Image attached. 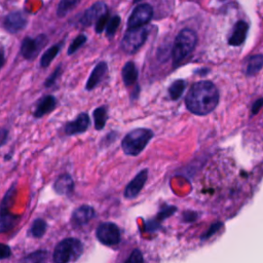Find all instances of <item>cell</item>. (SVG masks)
Returning a JSON list of instances; mask_svg holds the SVG:
<instances>
[{
	"instance_id": "obj_34",
	"label": "cell",
	"mask_w": 263,
	"mask_h": 263,
	"mask_svg": "<svg viewBox=\"0 0 263 263\" xmlns=\"http://www.w3.org/2000/svg\"><path fill=\"white\" fill-rule=\"evenodd\" d=\"M262 106H263V98L257 100V101L254 103V105H253V107H252V113H253V115H255V114L260 110V108H261Z\"/></svg>"
},
{
	"instance_id": "obj_15",
	"label": "cell",
	"mask_w": 263,
	"mask_h": 263,
	"mask_svg": "<svg viewBox=\"0 0 263 263\" xmlns=\"http://www.w3.org/2000/svg\"><path fill=\"white\" fill-rule=\"evenodd\" d=\"M148 177V171L143 170L141 171L130 182L129 184L125 187L124 190V196L126 198H134L136 197L140 191L142 190L143 186L145 185Z\"/></svg>"
},
{
	"instance_id": "obj_20",
	"label": "cell",
	"mask_w": 263,
	"mask_h": 263,
	"mask_svg": "<svg viewBox=\"0 0 263 263\" xmlns=\"http://www.w3.org/2000/svg\"><path fill=\"white\" fill-rule=\"evenodd\" d=\"M61 48H62V43H59L50 46L46 51H44V53L41 55V59H40V66L42 68L48 67L51 64V62L54 60V58L58 55Z\"/></svg>"
},
{
	"instance_id": "obj_11",
	"label": "cell",
	"mask_w": 263,
	"mask_h": 263,
	"mask_svg": "<svg viewBox=\"0 0 263 263\" xmlns=\"http://www.w3.org/2000/svg\"><path fill=\"white\" fill-rule=\"evenodd\" d=\"M105 13H107L106 4L104 2H97L83 12L81 17L79 18V24L83 27H88L96 23L98 18Z\"/></svg>"
},
{
	"instance_id": "obj_33",
	"label": "cell",
	"mask_w": 263,
	"mask_h": 263,
	"mask_svg": "<svg viewBox=\"0 0 263 263\" xmlns=\"http://www.w3.org/2000/svg\"><path fill=\"white\" fill-rule=\"evenodd\" d=\"M8 137H9V130L5 127H1L0 128V147L4 146L7 143Z\"/></svg>"
},
{
	"instance_id": "obj_16",
	"label": "cell",
	"mask_w": 263,
	"mask_h": 263,
	"mask_svg": "<svg viewBox=\"0 0 263 263\" xmlns=\"http://www.w3.org/2000/svg\"><path fill=\"white\" fill-rule=\"evenodd\" d=\"M108 72V66L106 62H100L96 65V67L92 69L86 84H85V89L86 90H91L93 89L105 77V75Z\"/></svg>"
},
{
	"instance_id": "obj_13",
	"label": "cell",
	"mask_w": 263,
	"mask_h": 263,
	"mask_svg": "<svg viewBox=\"0 0 263 263\" xmlns=\"http://www.w3.org/2000/svg\"><path fill=\"white\" fill-rule=\"evenodd\" d=\"M10 206L0 204V233L10 231L18 223L21 217L9 211Z\"/></svg>"
},
{
	"instance_id": "obj_7",
	"label": "cell",
	"mask_w": 263,
	"mask_h": 263,
	"mask_svg": "<svg viewBox=\"0 0 263 263\" xmlns=\"http://www.w3.org/2000/svg\"><path fill=\"white\" fill-rule=\"evenodd\" d=\"M47 38L45 35H39L36 38L26 37L22 41L21 45V54L26 60H33L35 59L41 48L46 44Z\"/></svg>"
},
{
	"instance_id": "obj_25",
	"label": "cell",
	"mask_w": 263,
	"mask_h": 263,
	"mask_svg": "<svg viewBox=\"0 0 263 263\" xmlns=\"http://www.w3.org/2000/svg\"><path fill=\"white\" fill-rule=\"evenodd\" d=\"M49 256V253L48 251L46 250H37L35 252H32L30 253L29 255H27L26 257H24L22 259V261L24 262H30V263H40V262H44L47 260Z\"/></svg>"
},
{
	"instance_id": "obj_29",
	"label": "cell",
	"mask_w": 263,
	"mask_h": 263,
	"mask_svg": "<svg viewBox=\"0 0 263 263\" xmlns=\"http://www.w3.org/2000/svg\"><path fill=\"white\" fill-rule=\"evenodd\" d=\"M61 72H62V67L59 66V67L46 78V80H45V82H44V86H45V87H50V86H52V85L55 83L58 77L61 75Z\"/></svg>"
},
{
	"instance_id": "obj_1",
	"label": "cell",
	"mask_w": 263,
	"mask_h": 263,
	"mask_svg": "<svg viewBox=\"0 0 263 263\" xmlns=\"http://www.w3.org/2000/svg\"><path fill=\"white\" fill-rule=\"evenodd\" d=\"M219 92L211 81H198L189 89L185 103L188 110L196 115H206L218 105Z\"/></svg>"
},
{
	"instance_id": "obj_14",
	"label": "cell",
	"mask_w": 263,
	"mask_h": 263,
	"mask_svg": "<svg viewBox=\"0 0 263 263\" xmlns=\"http://www.w3.org/2000/svg\"><path fill=\"white\" fill-rule=\"evenodd\" d=\"M53 190L59 195L70 196L74 191V181L71 175L68 173L60 175L53 183Z\"/></svg>"
},
{
	"instance_id": "obj_23",
	"label": "cell",
	"mask_w": 263,
	"mask_h": 263,
	"mask_svg": "<svg viewBox=\"0 0 263 263\" xmlns=\"http://www.w3.org/2000/svg\"><path fill=\"white\" fill-rule=\"evenodd\" d=\"M263 67V54H255L250 58L248 67H247V74L249 76L255 75L258 73Z\"/></svg>"
},
{
	"instance_id": "obj_2",
	"label": "cell",
	"mask_w": 263,
	"mask_h": 263,
	"mask_svg": "<svg viewBox=\"0 0 263 263\" xmlns=\"http://www.w3.org/2000/svg\"><path fill=\"white\" fill-rule=\"evenodd\" d=\"M83 253L82 242L75 237L62 239L55 246L52 254V260L55 263L74 262L80 258Z\"/></svg>"
},
{
	"instance_id": "obj_17",
	"label": "cell",
	"mask_w": 263,
	"mask_h": 263,
	"mask_svg": "<svg viewBox=\"0 0 263 263\" xmlns=\"http://www.w3.org/2000/svg\"><path fill=\"white\" fill-rule=\"evenodd\" d=\"M55 106H57L55 97L51 96V95H47L40 100V102L38 103V105L33 113V116L35 118H41L44 115L53 111L55 109Z\"/></svg>"
},
{
	"instance_id": "obj_22",
	"label": "cell",
	"mask_w": 263,
	"mask_h": 263,
	"mask_svg": "<svg viewBox=\"0 0 263 263\" xmlns=\"http://www.w3.org/2000/svg\"><path fill=\"white\" fill-rule=\"evenodd\" d=\"M47 229V224L45 220L41 218H37L33 221L31 227H30V234L35 238H41Z\"/></svg>"
},
{
	"instance_id": "obj_38",
	"label": "cell",
	"mask_w": 263,
	"mask_h": 263,
	"mask_svg": "<svg viewBox=\"0 0 263 263\" xmlns=\"http://www.w3.org/2000/svg\"><path fill=\"white\" fill-rule=\"evenodd\" d=\"M139 1H141V0H134V2H139Z\"/></svg>"
},
{
	"instance_id": "obj_19",
	"label": "cell",
	"mask_w": 263,
	"mask_h": 263,
	"mask_svg": "<svg viewBox=\"0 0 263 263\" xmlns=\"http://www.w3.org/2000/svg\"><path fill=\"white\" fill-rule=\"evenodd\" d=\"M138 78V70L133 62H127L122 69V79L126 86L132 85Z\"/></svg>"
},
{
	"instance_id": "obj_5",
	"label": "cell",
	"mask_w": 263,
	"mask_h": 263,
	"mask_svg": "<svg viewBox=\"0 0 263 263\" xmlns=\"http://www.w3.org/2000/svg\"><path fill=\"white\" fill-rule=\"evenodd\" d=\"M148 36V30L145 27H137L130 28L124 34L121 47L127 53H134L137 51L146 41Z\"/></svg>"
},
{
	"instance_id": "obj_37",
	"label": "cell",
	"mask_w": 263,
	"mask_h": 263,
	"mask_svg": "<svg viewBox=\"0 0 263 263\" xmlns=\"http://www.w3.org/2000/svg\"><path fill=\"white\" fill-rule=\"evenodd\" d=\"M5 62V54H4V50L2 48H0V70L3 67Z\"/></svg>"
},
{
	"instance_id": "obj_6",
	"label": "cell",
	"mask_w": 263,
	"mask_h": 263,
	"mask_svg": "<svg viewBox=\"0 0 263 263\" xmlns=\"http://www.w3.org/2000/svg\"><path fill=\"white\" fill-rule=\"evenodd\" d=\"M98 240L105 246H116L120 241V230L118 226L111 222H105L98 226L96 230Z\"/></svg>"
},
{
	"instance_id": "obj_32",
	"label": "cell",
	"mask_w": 263,
	"mask_h": 263,
	"mask_svg": "<svg viewBox=\"0 0 263 263\" xmlns=\"http://www.w3.org/2000/svg\"><path fill=\"white\" fill-rule=\"evenodd\" d=\"M143 260H144V259H143V256H142L141 252H140L139 250H135L126 261H127V262L137 263V262H143Z\"/></svg>"
},
{
	"instance_id": "obj_18",
	"label": "cell",
	"mask_w": 263,
	"mask_h": 263,
	"mask_svg": "<svg viewBox=\"0 0 263 263\" xmlns=\"http://www.w3.org/2000/svg\"><path fill=\"white\" fill-rule=\"evenodd\" d=\"M248 30H249V25L243 21H238L235 24L233 28V32L229 38V41H228L229 44L233 46L240 45L247 37Z\"/></svg>"
},
{
	"instance_id": "obj_36",
	"label": "cell",
	"mask_w": 263,
	"mask_h": 263,
	"mask_svg": "<svg viewBox=\"0 0 263 263\" xmlns=\"http://www.w3.org/2000/svg\"><path fill=\"white\" fill-rule=\"evenodd\" d=\"M220 226H221V224H214V225L212 226V228H211V231L209 230V231L206 232V234H205L203 237H209V236H211L214 232H216V231L219 229Z\"/></svg>"
},
{
	"instance_id": "obj_9",
	"label": "cell",
	"mask_w": 263,
	"mask_h": 263,
	"mask_svg": "<svg viewBox=\"0 0 263 263\" xmlns=\"http://www.w3.org/2000/svg\"><path fill=\"white\" fill-rule=\"evenodd\" d=\"M89 122L90 120L88 114L85 112L80 113L74 120L66 123L64 127V133L66 136H75L85 133L89 126Z\"/></svg>"
},
{
	"instance_id": "obj_31",
	"label": "cell",
	"mask_w": 263,
	"mask_h": 263,
	"mask_svg": "<svg viewBox=\"0 0 263 263\" xmlns=\"http://www.w3.org/2000/svg\"><path fill=\"white\" fill-rule=\"evenodd\" d=\"M12 252L11 249L8 245L5 243H0V260H4L7 259L11 256Z\"/></svg>"
},
{
	"instance_id": "obj_8",
	"label": "cell",
	"mask_w": 263,
	"mask_h": 263,
	"mask_svg": "<svg viewBox=\"0 0 263 263\" xmlns=\"http://www.w3.org/2000/svg\"><path fill=\"white\" fill-rule=\"evenodd\" d=\"M153 10L149 4H140L130 13L127 21V28H137L146 25L152 17Z\"/></svg>"
},
{
	"instance_id": "obj_28",
	"label": "cell",
	"mask_w": 263,
	"mask_h": 263,
	"mask_svg": "<svg viewBox=\"0 0 263 263\" xmlns=\"http://www.w3.org/2000/svg\"><path fill=\"white\" fill-rule=\"evenodd\" d=\"M85 42H86V36H85L84 34L78 35V36L71 42V44L69 45V47H68V54L71 55V54H73L74 52H76Z\"/></svg>"
},
{
	"instance_id": "obj_10",
	"label": "cell",
	"mask_w": 263,
	"mask_h": 263,
	"mask_svg": "<svg viewBox=\"0 0 263 263\" xmlns=\"http://www.w3.org/2000/svg\"><path fill=\"white\" fill-rule=\"evenodd\" d=\"M96 216L95 209L87 204L76 208L71 215V223L73 227L79 228L86 225Z\"/></svg>"
},
{
	"instance_id": "obj_24",
	"label": "cell",
	"mask_w": 263,
	"mask_h": 263,
	"mask_svg": "<svg viewBox=\"0 0 263 263\" xmlns=\"http://www.w3.org/2000/svg\"><path fill=\"white\" fill-rule=\"evenodd\" d=\"M80 1L81 0H61L58 5V8H57V14L60 17L65 16L74 7H76Z\"/></svg>"
},
{
	"instance_id": "obj_27",
	"label": "cell",
	"mask_w": 263,
	"mask_h": 263,
	"mask_svg": "<svg viewBox=\"0 0 263 263\" xmlns=\"http://www.w3.org/2000/svg\"><path fill=\"white\" fill-rule=\"evenodd\" d=\"M119 24H120V17L118 15H113L112 17H109V21L107 23V26H106V34L108 37H112L117 28L119 27Z\"/></svg>"
},
{
	"instance_id": "obj_35",
	"label": "cell",
	"mask_w": 263,
	"mask_h": 263,
	"mask_svg": "<svg viewBox=\"0 0 263 263\" xmlns=\"http://www.w3.org/2000/svg\"><path fill=\"white\" fill-rule=\"evenodd\" d=\"M176 209L175 208H173V206H168V208H166L164 211H162L161 213H159V218H161V219H163V218H165V217H167V216H170V215H172V213L175 211Z\"/></svg>"
},
{
	"instance_id": "obj_4",
	"label": "cell",
	"mask_w": 263,
	"mask_h": 263,
	"mask_svg": "<svg viewBox=\"0 0 263 263\" xmlns=\"http://www.w3.org/2000/svg\"><path fill=\"white\" fill-rule=\"evenodd\" d=\"M197 36L194 31L190 29L182 30L176 37L173 46L174 63H179L184 60L195 47Z\"/></svg>"
},
{
	"instance_id": "obj_30",
	"label": "cell",
	"mask_w": 263,
	"mask_h": 263,
	"mask_svg": "<svg viewBox=\"0 0 263 263\" xmlns=\"http://www.w3.org/2000/svg\"><path fill=\"white\" fill-rule=\"evenodd\" d=\"M109 21V15H108V12L103 14L101 17L98 18V21L96 22V32L97 33H102L106 26H107V23Z\"/></svg>"
},
{
	"instance_id": "obj_21",
	"label": "cell",
	"mask_w": 263,
	"mask_h": 263,
	"mask_svg": "<svg viewBox=\"0 0 263 263\" xmlns=\"http://www.w3.org/2000/svg\"><path fill=\"white\" fill-rule=\"evenodd\" d=\"M92 115H93V121H95L96 129H98V130L103 129L105 127L106 121L108 119L106 107H104V106L98 107L97 109H95Z\"/></svg>"
},
{
	"instance_id": "obj_12",
	"label": "cell",
	"mask_w": 263,
	"mask_h": 263,
	"mask_svg": "<svg viewBox=\"0 0 263 263\" xmlns=\"http://www.w3.org/2000/svg\"><path fill=\"white\" fill-rule=\"evenodd\" d=\"M26 26H27V18L24 15V13L20 11H13L7 14L3 22L4 29L11 34L22 31Z\"/></svg>"
},
{
	"instance_id": "obj_3",
	"label": "cell",
	"mask_w": 263,
	"mask_h": 263,
	"mask_svg": "<svg viewBox=\"0 0 263 263\" xmlns=\"http://www.w3.org/2000/svg\"><path fill=\"white\" fill-rule=\"evenodd\" d=\"M153 137V132L148 128H136L129 132L123 138L121 142L122 150L125 154L136 156L140 154L144 148L147 146L151 138Z\"/></svg>"
},
{
	"instance_id": "obj_26",
	"label": "cell",
	"mask_w": 263,
	"mask_h": 263,
	"mask_svg": "<svg viewBox=\"0 0 263 263\" xmlns=\"http://www.w3.org/2000/svg\"><path fill=\"white\" fill-rule=\"evenodd\" d=\"M185 86H186V82L183 79L174 81L172 83V85L168 87V93H170L171 99L178 100L182 96V93L185 89Z\"/></svg>"
}]
</instances>
